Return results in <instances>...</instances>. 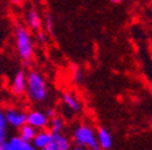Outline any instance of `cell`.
<instances>
[{"label": "cell", "instance_id": "cell-1", "mask_svg": "<svg viewBox=\"0 0 152 150\" xmlns=\"http://www.w3.org/2000/svg\"><path fill=\"white\" fill-rule=\"evenodd\" d=\"M13 39L18 58L26 66H29L35 57V45L30 30L23 24H17L13 30Z\"/></svg>", "mask_w": 152, "mask_h": 150}, {"label": "cell", "instance_id": "cell-2", "mask_svg": "<svg viewBox=\"0 0 152 150\" xmlns=\"http://www.w3.org/2000/svg\"><path fill=\"white\" fill-rule=\"evenodd\" d=\"M26 97L34 105L44 103L48 97V85L44 74L35 69L27 71V92Z\"/></svg>", "mask_w": 152, "mask_h": 150}, {"label": "cell", "instance_id": "cell-3", "mask_svg": "<svg viewBox=\"0 0 152 150\" xmlns=\"http://www.w3.org/2000/svg\"><path fill=\"white\" fill-rule=\"evenodd\" d=\"M70 138L74 145L83 146L89 150H102L97 141V130L87 121L76 124L71 130Z\"/></svg>", "mask_w": 152, "mask_h": 150}, {"label": "cell", "instance_id": "cell-4", "mask_svg": "<svg viewBox=\"0 0 152 150\" xmlns=\"http://www.w3.org/2000/svg\"><path fill=\"white\" fill-rule=\"evenodd\" d=\"M5 117L9 126L18 130L21 126L27 124V109L20 105H7L4 108Z\"/></svg>", "mask_w": 152, "mask_h": 150}, {"label": "cell", "instance_id": "cell-5", "mask_svg": "<svg viewBox=\"0 0 152 150\" xmlns=\"http://www.w3.org/2000/svg\"><path fill=\"white\" fill-rule=\"evenodd\" d=\"M9 89L12 96H15L16 99L24 97L27 92V71L18 70L11 79Z\"/></svg>", "mask_w": 152, "mask_h": 150}, {"label": "cell", "instance_id": "cell-6", "mask_svg": "<svg viewBox=\"0 0 152 150\" xmlns=\"http://www.w3.org/2000/svg\"><path fill=\"white\" fill-rule=\"evenodd\" d=\"M61 102H62L63 108L66 112H69L71 115L80 114L82 112V102H81L80 97L76 95L75 92H72L70 90H65L62 94Z\"/></svg>", "mask_w": 152, "mask_h": 150}, {"label": "cell", "instance_id": "cell-7", "mask_svg": "<svg viewBox=\"0 0 152 150\" xmlns=\"http://www.w3.org/2000/svg\"><path fill=\"white\" fill-rule=\"evenodd\" d=\"M50 118L47 117L46 112L39 108H31L27 112V124L33 126L35 130L48 128Z\"/></svg>", "mask_w": 152, "mask_h": 150}, {"label": "cell", "instance_id": "cell-8", "mask_svg": "<svg viewBox=\"0 0 152 150\" xmlns=\"http://www.w3.org/2000/svg\"><path fill=\"white\" fill-rule=\"evenodd\" d=\"M74 146L71 138L66 136L64 132L62 133H53L50 144L42 150H71Z\"/></svg>", "mask_w": 152, "mask_h": 150}, {"label": "cell", "instance_id": "cell-9", "mask_svg": "<svg viewBox=\"0 0 152 150\" xmlns=\"http://www.w3.org/2000/svg\"><path fill=\"white\" fill-rule=\"evenodd\" d=\"M24 22H26V27L30 31L37 32L39 30H41V28L44 25V18L40 16V13L35 9H29V10H27V12L24 14Z\"/></svg>", "mask_w": 152, "mask_h": 150}, {"label": "cell", "instance_id": "cell-10", "mask_svg": "<svg viewBox=\"0 0 152 150\" xmlns=\"http://www.w3.org/2000/svg\"><path fill=\"white\" fill-rule=\"evenodd\" d=\"M52 132L48 128H44V130H37L36 133L31 141V144L34 148H36L37 150H42L44 148H46L51 139H52Z\"/></svg>", "mask_w": 152, "mask_h": 150}, {"label": "cell", "instance_id": "cell-11", "mask_svg": "<svg viewBox=\"0 0 152 150\" xmlns=\"http://www.w3.org/2000/svg\"><path fill=\"white\" fill-rule=\"evenodd\" d=\"M97 141L102 150H110L112 148V136L106 127H99L97 130Z\"/></svg>", "mask_w": 152, "mask_h": 150}, {"label": "cell", "instance_id": "cell-12", "mask_svg": "<svg viewBox=\"0 0 152 150\" xmlns=\"http://www.w3.org/2000/svg\"><path fill=\"white\" fill-rule=\"evenodd\" d=\"M64 128H65V120L59 114H57L56 117L50 119L48 130L52 133H62V132H64Z\"/></svg>", "mask_w": 152, "mask_h": 150}, {"label": "cell", "instance_id": "cell-13", "mask_svg": "<svg viewBox=\"0 0 152 150\" xmlns=\"http://www.w3.org/2000/svg\"><path fill=\"white\" fill-rule=\"evenodd\" d=\"M17 131H18L17 135L20 136L23 141L31 143V141H33V138H34V136H35V133H36L37 130H35V128H34L33 126H30L29 124H24L23 126H21Z\"/></svg>", "mask_w": 152, "mask_h": 150}, {"label": "cell", "instance_id": "cell-14", "mask_svg": "<svg viewBox=\"0 0 152 150\" xmlns=\"http://www.w3.org/2000/svg\"><path fill=\"white\" fill-rule=\"evenodd\" d=\"M7 127H9V124L6 121L4 108L0 107V143L6 142L7 138H9V136H7Z\"/></svg>", "mask_w": 152, "mask_h": 150}, {"label": "cell", "instance_id": "cell-15", "mask_svg": "<svg viewBox=\"0 0 152 150\" xmlns=\"http://www.w3.org/2000/svg\"><path fill=\"white\" fill-rule=\"evenodd\" d=\"M70 76L74 83H81L83 79V71L80 66L77 65H72L70 69Z\"/></svg>", "mask_w": 152, "mask_h": 150}, {"label": "cell", "instance_id": "cell-16", "mask_svg": "<svg viewBox=\"0 0 152 150\" xmlns=\"http://www.w3.org/2000/svg\"><path fill=\"white\" fill-rule=\"evenodd\" d=\"M44 25H45L46 31L48 34H52L53 32V19H52V16L48 12L44 17Z\"/></svg>", "mask_w": 152, "mask_h": 150}, {"label": "cell", "instance_id": "cell-17", "mask_svg": "<svg viewBox=\"0 0 152 150\" xmlns=\"http://www.w3.org/2000/svg\"><path fill=\"white\" fill-rule=\"evenodd\" d=\"M37 41L41 45H45L48 42V32L44 31V30H39L37 31Z\"/></svg>", "mask_w": 152, "mask_h": 150}, {"label": "cell", "instance_id": "cell-18", "mask_svg": "<svg viewBox=\"0 0 152 150\" xmlns=\"http://www.w3.org/2000/svg\"><path fill=\"white\" fill-rule=\"evenodd\" d=\"M45 112H46V114H47V117H48L50 119H52L53 117H56L57 114H58V110H57L54 107H48Z\"/></svg>", "mask_w": 152, "mask_h": 150}, {"label": "cell", "instance_id": "cell-19", "mask_svg": "<svg viewBox=\"0 0 152 150\" xmlns=\"http://www.w3.org/2000/svg\"><path fill=\"white\" fill-rule=\"evenodd\" d=\"M9 1H10V4L13 5V6H21V5L23 4L24 0H9Z\"/></svg>", "mask_w": 152, "mask_h": 150}, {"label": "cell", "instance_id": "cell-20", "mask_svg": "<svg viewBox=\"0 0 152 150\" xmlns=\"http://www.w3.org/2000/svg\"><path fill=\"white\" fill-rule=\"evenodd\" d=\"M0 150H10V148L7 145V142H1L0 143Z\"/></svg>", "mask_w": 152, "mask_h": 150}, {"label": "cell", "instance_id": "cell-21", "mask_svg": "<svg viewBox=\"0 0 152 150\" xmlns=\"http://www.w3.org/2000/svg\"><path fill=\"white\" fill-rule=\"evenodd\" d=\"M71 150H89L87 148H83V146H79V145H74Z\"/></svg>", "mask_w": 152, "mask_h": 150}, {"label": "cell", "instance_id": "cell-22", "mask_svg": "<svg viewBox=\"0 0 152 150\" xmlns=\"http://www.w3.org/2000/svg\"><path fill=\"white\" fill-rule=\"evenodd\" d=\"M24 150H37V149H36V148H34L31 143H29V144L26 146V149H24Z\"/></svg>", "mask_w": 152, "mask_h": 150}, {"label": "cell", "instance_id": "cell-23", "mask_svg": "<svg viewBox=\"0 0 152 150\" xmlns=\"http://www.w3.org/2000/svg\"><path fill=\"white\" fill-rule=\"evenodd\" d=\"M110 1H111L112 4H121L122 0H110Z\"/></svg>", "mask_w": 152, "mask_h": 150}]
</instances>
